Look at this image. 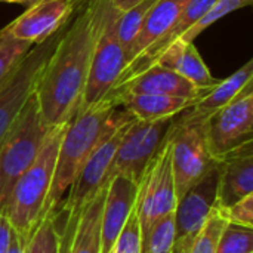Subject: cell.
Returning <instances> with one entry per match:
<instances>
[{"label": "cell", "instance_id": "obj_11", "mask_svg": "<svg viewBox=\"0 0 253 253\" xmlns=\"http://www.w3.org/2000/svg\"><path fill=\"white\" fill-rule=\"evenodd\" d=\"M133 120L130 117L127 122H125L122 126H119L114 132H111L107 138L101 141V144L92 151L86 163L82 166L80 172L77 173L73 185L70 187L67 193V200L64 205H61L56 212L61 215H71L76 213L80 206L93 196V193L108 179V170L111 168V163L114 160L117 147L129 126V123Z\"/></svg>", "mask_w": 253, "mask_h": 253}, {"label": "cell", "instance_id": "obj_31", "mask_svg": "<svg viewBox=\"0 0 253 253\" xmlns=\"http://www.w3.org/2000/svg\"><path fill=\"white\" fill-rule=\"evenodd\" d=\"M12 233H13V228L10 227L9 221L4 218L3 213H0V253L6 252Z\"/></svg>", "mask_w": 253, "mask_h": 253}, {"label": "cell", "instance_id": "obj_27", "mask_svg": "<svg viewBox=\"0 0 253 253\" xmlns=\"http://www.w3.org/2000/svg\"><path fill=\"white\" fill-rule=\"evenodd\" d=\"M252 1L253 0H215L213 4L208 9V12L191 28H188L181 36V40L187 42V43H193L196 40V37L200 36V33H203L212 24H215L216 21H219L225 15H228L237 9H242V7L252 4Z\"/></svg>", "mask_w": 253, "mask_h": 253}, {"label": "cell", "instance_id": "obj_20", "mask_svg": "<svg viewBox=\"0 0 253 253\" xmlns=\"http://www.w3.org/2000/svg\"><path fill=\"white\" fill-rule=\"evenodd\" d=\"M188 1L190 0H159L151 7L127 53L126 68L138 61L148 49H151L170 31Z\"/></svg>", "mask_w": 253, "mask_h": 253}, {"label": "cell", "instance_id": "obj_4", "mask_svg": "<svg viewBox=\"0 0 253 253\" xmlns=\"http://www.w3.org/2000/svg\"><path fill=\"white\" fill-rule=\"evenodd\" d=\"M96 1V39L82 107L107 101L126 68V53L117 34L120 10L110 0Z\"/></svg>", "mask_w": 253, "mask_h": 253}, {"label": "cell", "instance_id": "obj_24", "mask_svg": "<svg viewBox=\"0 0 253 253\" xmlns=\"http://www.w3.org/2000/svg\"><path fill=\"white\" fill-rule=\"evenodd\" d=\"M175 242V212L162 216L141 236V253H169Z\"/></svg>", "mask_w": 253, "mask_h": 253}, {"label": "cell", "instance_id": "obj_10", "mask_svg": "<svg viewBox=\"0 0 253 253\" xmlns=\"http://www.w3.org/2000/svg\"><path fill=\"white\" fill-rule=\"evenodd\" d=\"M173 119L175 117L154 122L133 119L117 147L114 160L108 170V179L116 175H122L138 184L144 169L166 139Z\"/></svg>", "mask_w": 253, "mask_h": 253}, {"label": "cell", "instance_id": "obj_8", "mask_svg": "<svg viewBox=\"0 0 253 253\" xmlns=\"http://www.w3.org/2000/svg\"><path fill=\"white\" fill-rule=\"evenodd\" d=\"M172 148V169L176 202L216 163L209 153L203 123L185 122L178 116L169 129Z\"/></svg>", "mask_w": 253, "mask_h": 253}, {"label": "cell", "instance_id": "obj_28", "mask_svg": "<svg viewBox=\"0 0 253 253\" xmlns=\"http://www.w3.org/2000/svg\"><path fill=\"white\" fill-rule=\"evenodd\" d=\"M216 253H253V228L227 222L221 233Z\"/></svg>", "mask_w": 253, "mask_h": 253}, {"label": "cell", "instance_id": "obj_19", "mask_svg": "<svg viewBox=\"0 0 253 253\" xmlns=\"http://www.w3.org/2000/svg\"><path fill=\"white\" fill-rule=\"evenodd\" d=\"M253 80V61L249 59L243 67H240L230 77L219 80L218 84L211 87L202 98H199L190 108L178 114L181 120L205 123V120L215 111L230 104L246 86Z\"/></svg>", "mask_w": 253, "mask_h": 253}, {"label": "cell", "instance_id": "obj_34", "mask_svg": "<svg viewBox=\"0 0 253 253\" xmlns=\"http://www.w3.org/2000/svg\"><path fill=\"white\" fill-rule=\"evenodd\" d=\"M0 1H4V3H16V4H22V6L28 7L33 3H36L37 0H0Z\"/></svg>", "mask_w": 253, "mask_h": 253}, {"label": "cell", "instance_id": "obj_29", "mask_svg": "<svg viewBox=\"0 0 253 253\" xmlns=\"http://www.w3.org/2000/svg\"><path fill=\"white\" fill-rule=\"evenodd\" d=\"M111 253H141V228L135 209H132Z\"/></svg>", "mask_w": 253, "mask_h": 253}, {"label": "cell", "instance_id": "obj_14", "mask_svg": "<svg viewBox=\"0 0 253 253\" xmlns=\"http://www.w3.org/2000/svg\"><path fill=\"white\" fill-rule=\"evenodd\" d=\"M209 90V89H208ZM208 90H202L191 84L188 80L176 74L175 71L151 64L136 74L130 76L120 84H117L108 95L107 102L119 107V99L127 93H148V95H169L188 99H199Z\"/></svg>", "mask_w": 253, "mask_h": 253}, {"label": "cell", "instance_id": "obj_32", "mask_svg": "<svg viewBox=\"0 0 253 253\" xmlns=\"http://www.w3.org/2000/svg\"><path fill=\"white\" fill-rule=\"evenodd\" d=\"M24 245H25V240H22L13 231L12 237H10V242H9V246H7V249H6L4 253H24Z\"/></svg>", "mask_w": 253, "mask_h": 253}, {"label": "cell", "instance_id": "obj_12", "mask_svg": "<svg viewBox=\"0 0 253 253\" xmlns=\"http://www.w3.org/2000/svg\"><path fill=\"white\" fill-rule=\"evenodd\" d=\"M74 9L76 0H37L0 33L37 44L59 31L73 16Z\"/></svg>", "mask_w": 253, "mask_h": 253}, {"label": "cell", "instance_id": "obj_2", "mask_svg": "<svg viewBox=\"0 0 253 253\" xmlns=\"http://www.w3.org/2000/svg\"><path fill=\"white\" fill-rule=\"evenodd\" d=\"M130 117L126 110H119V107L107 101L83 107L77 111L67 123L61 138L50 190L42 208L40 219L62 205L64 194L68 193L92 151Z\"/></svg>", "mask_w": 253, "mask_h": 253}, {"label": "cell", "instance_id": "obj_21", "mask_svg": "<svg viewBox=\"0 0 253 253\" xmlns=\"http://www.w3.org/2000/svg\"><path fill=\"white\" fill-rule=\"evenodd\" d=\"M197 99H188L169 95L127 93L119 99V107H123L133 119L154 122L172 119L190 108Z\"/></svg>", "mask_w": 253, "mask_h": 253}, {"label": "cell", "instance_id": "obj_23", "mask_svg": "<svg viewBox=\"0 0 253 253\" xmlns=\"http://www.w3.org/2000/svg\"><path fill=\"white\" fill-rule=\"evenodd\" d=\"M157 1L159 0H142L138 4H135L133 7H130L129 10L120 13L119 22H117V34H119L120 43L125 49L126 59H127V53H129L148 12Z\"/></svg>", "mask_w": 253, "mask_h": 253}, {"label": "cell", "instance_id": "obj_22", "mask_svg": "<svg viewBox=\"0 0 253 253\" xmlns=\"http://www.w3.org/2000/svg\"><path fill=\"white\" fill-rule=\"evenodd\" d=\"M58 218V212H50L34 225L25 240L24 253H59L61 231Z\"/></svg>", "mask_w": 253, "mask_h": 253}, {"label": "cell", "instance_id": "obj_1", "mask_svg": "<svg viewBox=\"0 0 253 253\" xmlns=\"http://www.w3.org/2000/svg\"><path fill=\"white\" fill-rule=\"evenodd\" d=\"M96 39V1L76 9L37 80L34 96L49 127L68 123L80 110Z\"/></svg>", "mask_w": 253, "mask_h": 253}, {"label": "cell", "instance_id": "obj_7", "mask_svg": "<svg viewBox=\"0 0 253 253\" xmlns=\"http://www.w3.org/2000/svg\"><path fill=\"white\" fill-rule=\"evenodd\" d=\"M65 25L47 40L33 44L18 65L13 76L0 89V147L16 125L27 102L34 95L36 84L43 71V67L58 44Z\"/></svg>", "mask_w": 253, "mask_h": 253}, {"label": "cell", "instance_id": "obj_18", "mask_svg": "<svg viewBox=\"0 0 253 253\" xmlns=\"http://www.w3.org/2000/svg\"><path fill=\"white\" fill-rule=\"evenodd\" d=\"M151 64H159L175 71L176 74H179L181 77H184L185 80H188L191 84L202 90H208L219 83V79L212 76L209 67L199 53L194 42L187 43L182 42L181 39L173 40L153 59Z\"/></svg>", "mask_w": 253, "mask_h": 253}, {"label": "cell", "instance_id": "obj_26", "mask_svg": "<svg viewBox=\"0 0 253 253\" xmlns=\"http://www.w3.org/2000/svg\"><path fill=\"white\" fill-rule=\"evenodd\" d=\"M227 222H228V219L225 218L222 208L215 205L213 209L211 211L203 228L197 234L190 253H216L221 233H222L224 227L227 225Z\"/></svg>", "mask_w": 253, "mask_h": 253}, {"label": "cell", "instance_id": "obj_6", "mask_svg": "<svg viewBox=\"0 0 253 253\" xmlns=\"http://www.w3.org/2000/svg\"><path fill=\"white\" fill-rule=\"evenodd\" d=\"M176 191L172 169V148L169 133L156 156L144 169L136 188L135 212L144 236L162 216L175 212Z\"/></svg>", "mask_w": 253, "mask_h": 253}, {"label": "cell", "instance_id": "obj_13", "mask_svg": "<svg viewBox=\"0 0 253 253\" xmlns=\"http://www.w3.org/2000/svg\"><path fill=\"white\" fill-rule=\"evenodd\" d=\"M108 184L104 182L76 213L67 216L59 253H101V218Z\"/></svg>", "mask_w": 253, "mask_h": 253}, {"label": "cell", "instance_id": "obj_17", "mask_svg": "<svg viewBox=\"0 0 253 253\" xmlns=\"http://www.w3.org/2000/svg\"><path fill=\"white\" fill-rule=\"evenodd\" d=\"M219 162L216 205L228 208L253 193V141L228 153Z\"/></svg>", "mask_w": 253, "mask_h": 253}, {"label": "cell", "instance_id": "obj_3", "mask_svg": "<svg viewBox=\"0 0 253 253\" xmlns=\"http://www.w3.org/2000/svg\"><path fill=\"white\" fill-rule=\"evenodd\" d=\"M65 127L67 123L50 127L37 157L15 182L3 205L1 213L22 240H27L40 219L42 208L50 190L58 148Z\"/></svg>", "mask_w": 253, "mask_h": 253}, {"label": "cell", "instance_id": "obj_16", "mask_svg": "<svg viewBox=\"0 0 253 253\" xmlns=\"http://www.w3.org/2000/svg\"><path fill=\"white\" fill-rule=\"evenodd\" d=\"M138 184L126 176L116 175L110 179L101 218V253H111L136 199Z\"/></svg>", "mask_w": 253, "mask_h": 253}, {"label": "cell", "instance_id": "obj_30", "mask_svg": "<svg viewBox=\"0 0 253 253\" xmlns=\"http://www.w3.org/2000/svg\"><path fill=\"white\" fill-rule=\"evenodd\" d=\"M222 211L228 222L253 228V193L228 208H222Z\"/></svg>", "mask_w": 253, "mask_h": 253}, {"label": "cell", "instance_id": "obj_15", "mask_svg": "<svg viewBox=\"0 0 253 253\" xmlns=\"http://www.w3.org/2000/svg\"><path fill=\"white\" fill-rule=\"evenodd\" d=\"M219 182V162L206 172L193 187H190L185 194L176 202L175 208V240L197 234L211 211L216 205Z\"/></svg>", "mask_w": 253, "mask_h": 253}, {"label": "cell", "instance_id": "obj_33", "mask_svg": "<svg viewBox=\"0 0 253 253\" xmlns=\"http://www.w3.org/2000/svg\"><path fill=\"white\" fill-rule=\"evenodd\" d=\"M110 1H111V4H113L117 10H120V12L123 13V12L129 10L130 7H133L135 4H138V3L142 1V0H110Z\"/></svg>", "mask_w": 253, "mask_h": 253}, {"label": "cell", "instance_id": "obj_25", "mask_svg": "<svg viewBox=\"0 0 253 253\" xmlns=\"http://www.w3.org/2000/svg\"><path fill=\"white\" fill-rule=\"evenodd\" d=\"M31 46L33 44L28 42L0 33V89L13 76Z\"/></svg>", "mask_w": 253, "mask_h": 253}, {"label": "cell", "instance_id": "obj_9", "mask_svg": "<svg viewBox=\"0 0 253 253\" xmlns=\"http://www.w3.org/2000/svg\"><path fill=\"white\" fill-rule=\"evenodd\" d=\"M203 130L209 153L215 160L253 141V83L230 104L209 116L203 123Z\"/></svg>", "mask_w": 253, "mask_h": 253}, {"label": "cell", "instance_id": "obj_5", "mask_svg": "<svg viewBox=\"0 0 253 253\" xmlns=\"http://www.w3.org/2000/svg\"><path fill=\"white\" fill-rule=\"evenodd\" d=\"M49 130L33 95L0 147V213L15 182L37 157Z\"/></svg>", "mask_w": 253, "mask_h": 253}]
</instances>
